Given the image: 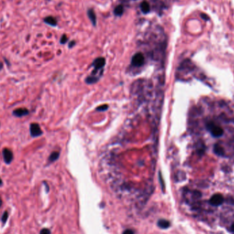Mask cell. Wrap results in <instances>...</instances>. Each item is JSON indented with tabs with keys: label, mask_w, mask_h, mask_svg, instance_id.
Returning a JSON list of instances; mask_svg holds the SVG:
<instances>
[{
	"label": "cell",
	"mask_w": 234,
	"mask_h": 234,
	"mask_svg": "<svg viewBox=\"0 0 234 234\" xmlns=\"http://www.w3.org/2000/svg\"><path fill=\"white\" fill-rule=\"evenodd\" d=\"M206 127L209 133L213 136L214 137L219 138L223 135V129L221 127L216 124L214 123L212 121H209L206 124Z\"/></svg>",
	"instance_id": "obj_1"
},
{
	"label": "cell",
	"mask_w": 234,
	"mask_h": 234,
	"mask_svg": "<svg viewBox=\"0 0 234 234\" xmlns=\"http://www.w3.org/2000/svg\"><path fill=\"white\" fill-rule=\"evenodd\" d=\"M145 63V56L142 53H136L131 58V65L135 67H142Z\"/></svg>",
	"instance_id": "obj_2"
},
{
	"label": "cell",
	"mask_w": 234,
	"mask_h": 234,
	"mask_svg": "<svg viewBox=\"0 0 234 234\" xmlns=\"http://www.w3.org/2000/svg\"><path fill=\"white\" fill-rule=\"evenodd\" d=\"M30 136L32 138L39 137L43 135V134L40 125L37 123L30 124Z\"/></svg>",
	"instance_id": "obj_3"
},
{
	"label": "cell",
	"mask_w": 234,
	"mask_h": 234,
	"mask_svg": "<svg viewBox=\"0 0 234 234\" xmlns=\"http://www.w3.org/2000/svg\"><path fill=\"white\" fill-rule=\"evenodd\" d=\"M224 202V198L221 194H215L209 199V203L210 205L214 207L221 205Z\"/></svg>",
	"instance_id": "obj_4"
},
{
	"label": "cell",
	"mask_w": 234,
	"mask_h": 234,
	"mask_svg": "<svg viewBox=\"0 0 234 234\" xmlns=\"http://www.w3.org/2000/svg\"><path fill=\"white\" fill-rule=\"evenodd\" d=\"M2 155L4 162L6 164H11L14 158L13 151L8 148H4L2 150Z\"/></svg>",
	"instance_id": "obj_5"
},
{
	"label": "cell",
	"mask_w": 234,
	"mask_h": 234,
	"mask_svg": "<svg viewBox=\"0 0 234 234\" xmlns=\"http://www.w3.org/2000/svg\"><path fill=\"white\" fill-rule=\"evenodd\" d=\"M94 67V71H93V73H96L97 71L99 70H101L103 69L104 67V66L105 65V59L104 58L99 57L96 58L95 60L93 61V65Z\"/></svg>",
	"instance_id": "obj_6"
},
{
	"label": "cell",
	"mask_w": 234,
	"mask_h": 234,
	"mask_svg": "<svg viewBox=\"0 0 234 234\" xmlns=\"http://www.w3.org/2000/svg\"><path fill=\"white\" fill-rule=\"evenodd\" d=\"M30 114V112L27 108H17L14 110L13 111V115L15 117L21 118L25 116L28 115Z\"/></svg>",
	"instance_id": "obj_7"
},
{
	"label": "cell",
	"mask_w": 234,
	"mask_h": 234,
	"mask_svg": "<svg viewBox=\"0 0 234 234\" xmlns=\"http://www.w3.org/2000/svg\"><path fill=\"white\" fill-rule=\"evenodd\" d=\"M87 15L88 17H89V19L91 20L92 24L94 27H96L97 25V16H96V14L94 11L93 9H89L87 11Z\"/></svg>",
	"instance_id": "obj_8"
},
{
	"label": "cell",
	"mask_w": 234,
	"mask_h": 234,
	"mask_svg": "<svg viewBox=\"0 0 234 234\" xmlns=\"http://www.w3.org/2000/svg\"><path fill=\"white\" fill-rule=\"evenodd\" d=\"M43 21L45 22L47 25H51L52 27H56L58 25L57 20L55 17H52V16H48V17L44 18Z\"/></svg>",
	"instance_id": "obj_9"
},
{
	"label": "cell",
	"mask_w": 234,
	"mask_h": 234,
	"mask_svg": "<svg viewBox=\"0 0 234 234\" xmlns=\"http://www.w3.org/2000/svg\"><path fill=\"white\" fill-rule=\"evenodd\" d=\"M140 8H141L142 13L144 14H148L150 13V4L147 1H142L140 4Z\"/></svg>",
	"instance_id": "obj_10"
},
{
	"label": "cell",
	"mask_w": 234,
	"mask_h": 234,
	"mask_svg": "<svg viewBox=\"0 0 234 234\" xmlns=\"http://www.w3.org/2000/svg\"><path fill=\"white\" fill-rule=\"evenodd\" d=\"M157 226L160 228L163 229H167L168 228L170 227L171 226V223L169 221H167V220L164 219H161L159 220L158 222H157Z\"/></svg>",
	"instance_id": "obj_11"
},
{
	"label": "cell",
	"mask_w": 234,
	"mask_h": 234,
	"mask_svg": "<svg viewBox=\"0 0 234 234\" xmlns=\"http://www.w3.org/2000/svg\"><path fill=\"white\" fill-rule=\"evenodd\" d=\"M214 153L217 155L219 156H223L225 154V151H224L223 147L221 145H220L219 144H216L214 145Z\"/></svg>",
	"instance_id": "obj_12"
},
{
	"label": "cell",
	"mask_w": 234,
	"mask_h": 234,
	"mask_svg": "<svg viewBox=\"0 0 234 234\" xmlns=\"http://www.w3.org/2000/svg\"><path fill=\"white\" fill-rule=\"evenodd\" d=\"M124 13V8L122 4L118 5L117 6L115 7L114 9V15L117 17H121Z\"/></svg>",
	"instance_id": "obj_13"
},
{
	"label": "cell",
	"mask_w": 234,
	"mask_h": 234,
	"mask_svg": "<svg viewBox=\"0 0 234 234\" xmlns=\"http://www.w3.org/2000/svg\"><path fill=\"white\" fill-rule=\"evenodd\" d=\"M60 157V153L58 151H53L50 154L49 158H48V162L49 164L54 162L55 161H56Z\"/></svg>",
	"instance_id": "obj_14"
},
{
	"label": "cell",
	"mask_w": 234,
	"mask_h": 234,
	"mask_svg": "<svg viewBox=\"0 0 234 234\" xmlns=\"http://www.w3.org/2000/svg\"><path fill=\"white\" fill-rule=\"evenodd\" d=\"M98 79H99V78L96 77L95 75L89 76V77H87L86 79V82L89 84H95L97 82Z\"/></svg>",
	"instance_id": "obj_15"
},
{
	"label": "cell",
	"mask_w": 234,
	"mask_h": 234,
	"mask_svg": "<svg viewBox=\"0 0 234 234\" xmlns=\"http://www.w3.org/2000/svg\"><path fill=\"white\" fill-rule=\"evenodd\" d=\"M8 213L7 211H5L1 219V221L2 222L3 225H6V223L8 221Z\"/></svg>",
	"instance_id": "obj_16"
},
{
	"label": "cell",
	"mask_w": 234,
	"mask_h": 234,
	"mask_svg": "<svg viewBox=\"0 0 234 234\" xmlns=\"http://www.w3.org/2000/svg\"><path fill=\"white\" fill-rule=\"evenodd\" d=\"M108 108V105H100V106L98 107L96 110H97V111L103 112V111L106 110Z\"/></svg>",
	"instance_id": "obj_17"
},
{
	"label": "cell",
	"mask_w": 234,
	"mask_h": 234,
	"mask_svg": "<svg viewBox=\"0 0 234 234\" xmlns=\"http://www.w3.org/2000/svg\"><path fill=\"white\" fill-rule=\"evenodd\" d=\"M67 41H68V38L67 37V35L63 34V36H62V37L60 39V43L61 44H63V45H64V44L67 43Z\"/></svg>",
	"instance_id": "obj_18"
},
{
	"label": "cell",
	"mask_w": 234,
	"mask_h": 234,
	"mask_svg": "<svg viewBox=\"0 0 234 234\" xmlns=\"http://www.w3.org/2000/svg\"><path fill=\"white\" fill-rule=\"evenodd\" d=\"M40 234H51V231L47 228H43L40 231Z\"/></svg>",
	"instance_id": "obj_19"
},
{
	"label": "cell",
	"mask_w": 234,
	"mask_h": 234,
	"mask_svg": "<svg viewBox=\"0 0 234 234\" xmlns=\"http://www.w3.org/2000/svg\"><path fill=\"white\" fill-rule=\"evenodd\" d=\"M201 17L202 19H203L205 21H207V20H209V17H208V16L207 15H205V14L204 13H202L201 15Z\"/></svg>",
	"instance_id": "obj_20"
},
{
	"label": "cell",
	"mask_w": 234,
	"mask_h": 234,
	"mask_svg": "<svg viewBox=\"0 0 234 234\" xmlns=\"http://www.w3.org/2000/svg\"><path fill=\"white\" fill-rule=\"evenodd\" d=\"M123 234H134V231L131 229H127L123 232Z\"/></svg>",
	"instance_id": "obj_21"
},
{
	"label": "cell",
	"mask_w": 234,
	"mask_h": 234,
	"mask_svg": "<svg viewBox=\"0 0 234 234\" xmlns=\"http://www.w3.org/2000/svg\"><path fill=\"white\" fill-rule=\"evenodd\" d=\"M75 41H72L69 43V48H72L73 47V46H75Z\"/></svg>",
	"instance_id": "obj_22"
},
{
	"label": "cell",
	"mask_w": 234,
	"mask_h": 234,
	"mask_svg": "<svg viewBox=\"0 0 234 234\" xmlns=\"http://www.w3.org/2000/svg\"><path fill=\"white\" fill-rule=\"evenodd\" d=\"M231 231L234 233V223L231 226Z\"/></svg>",
	"instance_id": "obj_23"
},
{
	"label": "cell",
	"mask_w": 234,
	"mask_h": 234,
	"mask_svg": "<svg viewBox=\"0 0 234 234\" xmlns=\"http://www.w3.org/2000/svg\"><path fill=\"white\" fill-rule=\"evenodd\" d=\"M3 67H4L3 63H1V62H0V71H1V70L3 69Z\"/></svg>",
	"instance_id": "obj_24"
},
{
	"label": "cell",
	"mask_w": 234,
	"mask_h": 234,
	"mask_svg": "<svg viewBox=\"0 0 234 234\" xmlns=\"http://www.w3.org/2000/svg\"><path fill=\"white\" fill-rule=\"evenodd\" d=\"M2 185H3V181H2V180H1V178H0V187H1Z\"/></svg>",
	"instance_id": "obj_25"
},
{
	"label": "cell",
	"mask_w": 234,
	"mask_h": 234,
	"mask_svg": "<svg viewBox=\"0 0 234 234\" xmlns=\"http://www.w3.org/2000/svg\"><path fill=\"white\" fill-rule=\"evenodd\" d=\"M1 205H2V201H1V197H0V207H1Z\"/></svg>",
	"instance_id": "obj_26"
}]
</instances>
